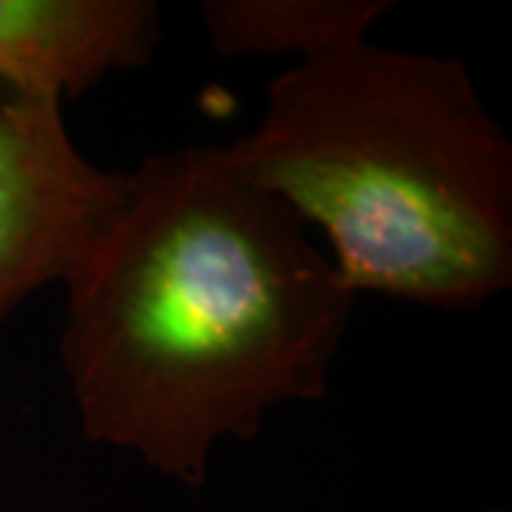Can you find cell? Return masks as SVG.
<instances>
[{
    "label": "cell",
    "instance_id": "cell-2",
    "mask_svg": "<svg viewBox=\"0 0 512 512\" xmlns=\"http://www.w3.org/2000/svg\"><path fill=\"white\" fill-rule=\"evenodd\" d=\"M328 239L353 293L476 311L512 285V143L456 57L373 46L293 63L228 143Z\"/></svg>",
    "mask_w": 512,
    "mask_h": 512
},
{
    "label": "cell",
    "instance_id": "cell-4",
    "mask_svg": "<svg viewBox=\"0 0 512 512\" xmlns=\"http://www.w3.org/2000/svg\"><path fill=\"white\" fill-rule=\"evenodd\" d=\"M160 40L154 0H0V86L69 103L146 66Z\"/></svg>",
    "mask_w": 512,
    "mask_h": 512
},
{
    "label": "cell",
    "instance_id": "cell-1",
    "mask_svg": "<svg viewBox=\"0 0 512 512\" xmlns=\"http://www.w3.org/2000/svg\"><path fill=\"white\" fill-rule=\"evenodd\" d=\"M63 288L60 365L83 439L185 487L205 484L217 444L328 393L356 302L311 228L222 146L128 171Z\"/></svg>",
    "mask_w": 512,
    "mask_h": 512
},
{
    "label": "cell",
    "instance_id": "cell-5",
    "mask_svg": "<svg viewBox=\"0 0 512 512\" xmlns=\"http://www.w3.org/2000/svg\"><path fill=\"white\" fill-rule=\"evenodd\" d=\"M387 0H205L200 20L222 57H313L367 40Z\"/></svg>",
    "mask_w": 512,
    "mask_h": 512
},
{
    "label": "cell",
    "instance_id": "cell-3",
    "mask_svg": "<svg viewBox=\"0 0 512 512\" xmlns=\"http://www.w3.org/2000/svg\"><path fill=\"white\" fill-rule=\"evenodd\" d=\"M66 100L0 97V325L32 293L66 282L126 197L128 171L92 163L66 126Z\"/></svg>",
    "mask_w": 512,
    "mask_h": 512
}]
</instances>
